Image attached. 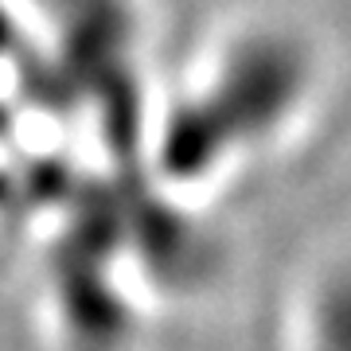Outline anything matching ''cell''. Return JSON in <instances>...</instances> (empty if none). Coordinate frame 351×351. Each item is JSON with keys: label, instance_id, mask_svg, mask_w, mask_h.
Masks as SVG:
<instances>
[{"label": "cell", "instance_id": "1", "mask_svg": "<svg viewBox=\"0 0 351 351\" xmlns=\"http://www.w3.org/2000/svg\"><path fill=\"white\" fill-rule=\"evenodd\" d=\"M304 63L301 55L277 39L254 43L226 66L219 90L203 98L195 110L176 125L172 145L180 168H207L230 152V145L262 137L289 113L301 94Z\"/></svg>", "mask_w": 351, "mask_h": 351}, {"label": "cell", "instance_id": "2", "mask_svg": "<svg viewBox=\"0 0 351 351\" xmlns=\"http://www.w3.org/2000/svg\"><path fill=\"white\" fill-rule=\"evenodd\" d=\"M313 351H351V274H339L316 297Z\"/></svg>", "mask_w": 351, "mask_h": 351}]
</instances>
